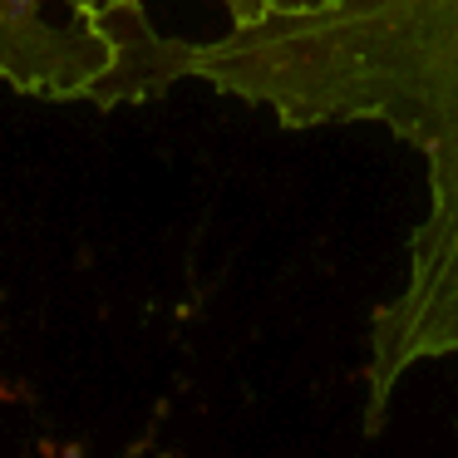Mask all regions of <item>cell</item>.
Returning a JSON list of instances; mask_svg holds the SVG:
<instances>
[{
	"label": "cell",
	"instance_id": "6da1fadb",
	"mask_svg": "<svg viewBox=\"0 0 458 458\" xmlns=\"http://www.w3.org/2000/svg\"><path fill=\"white\" fill-rule=\"evenodd\" d=\"M178 80L257 104L286 129L379 123L419 153L424 212L409 267L369 320L365 428H379L419 365L458 355V0H320L208 40L163 30L148 99Z\"/></svg>",
	"mask_w": 458,
	"mask_h": 458
}]
</instances>
